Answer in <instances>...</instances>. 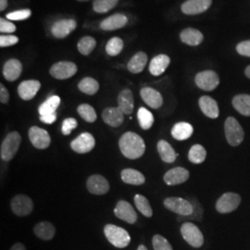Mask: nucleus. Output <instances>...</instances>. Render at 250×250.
Returning <instances> with one entry per match:
<instances>
[{
  "label": "nucleus",
  "mask_w": 250,
  "mask_h": 250,
  "mask_svg": "<svg viewBox=\"0 0 250 250\" xmlns=\"http://www.w3.org/2000/svg\"><path fill=\"white\" fill-rule=\"evenodd\" d=\"M190 176V173L187 169L183 167H175L168 170L165 174L163 180L167 186H177L187 182Z\"/></svg>",
  "instance_id": "dca6fc26"
},
{
  "label": "nucleus",
  "mask_w": 250,
  "mask_h": 250,
  "mask_svg": "<svg viewBox=\"0 0 250 250\" xmlns=\"http://www.w3.org/2000/svg\"><path fill=\"white\" fill-rule=\"evenodd\" d=\"M34 232L38 238L48 241L53 239L54 235L56 233V229L51 223L42 222L36 224L34 228Z\"/></svg>",
  "instance_id": "c85d7f7f"
},
{
  "label": "nucleus",
  "mask_w": 250,
  "mask_h": 250,
  "mask_svg": "<svg viewBox=\"0 0 250 250\" xmlns=\"http://www.w3.org/2000/svg\"><path fill=\"white\" fill-rule=\"evenodd\" d=\"M77 66L72 62H60L55 63L50 68V75L58 80H66L77 72Z\"/></svg>",
  "instance_id": "1a4fd4ad"
},
{
  "label": "nucleus",
  "mask_w": 250,
  "mask_h": 250,
  "mask_svg": "<svg viewBox=\"0 0 250 250\" xmlns=\"http://www.w3.org/2000/svg\"><path fill=\"white\" fill-rule=\"evenodd\" d=\"M78 88L83 94L93 96V95L97 94L99 90V82L95 80L94 78L85 77V78L82 79L80 83H78Z\"/></svg>",
  "instance_id": "72a5a7b5"
},
{
  "label": "nucleus",
  "mask_w": 250,
  "mask_h": 250,
  "mask_svg": "<svg viewBox=\"0 0 250 250\" xmlns=\"http://www.w3.org/2000/svg\"><path fill=\"white\" fill-rule=\"evenodd\" d=\"M207 157L205 147L201 145H194L188 152V160L194 164H201Z\"/></svg>",
  "instance_id": "f704fd0d"
},
{
  "label": "nucleus",
  "mask_w": 250,
  "mask_h": 250,
  "mask_svg": "<svg viewBox=\"0 0 250 250\" xmlns=\"http://www.w3.org/2000/svg\"><path fill=\"white\" fill-rule=\"evenodd\" d=\"M8 7V0H0V10L4 11Z\"/></svg>",
  "instance_id": "864d4df0"
},
{
  "label": "nucleus",
  "mask_w": 250,
  "mask_h": 250,
  "mask_svg": "<svg viewBox=\"0 0 250 250\" xmlns=\"http://www.w3.org/2000/svg\"><path fill=\"white\" fill-rule=\"evenodd\" d=\"M77 111L79 115L87 123L92 124L97 121V118H98L97 112L95 108L89 104H82L77 108Z\"/></svg>",
  "instance_id": "ea45409f"
},
{
  "label": "nucleus",
  "mask_w": 250,
  "mask_h": 250,
  "mask_svg": "<svg viewBox=\"0 0 250 250\" xmlns=\"http://www.w3.org/2000/svg\"><path fill=\"white\" fill-rule=\"evenodd\" d=\"M194 207V211L193 213L189 216H181L178 218V221H185V220H194V221H201L202 220V216H203V208L202 206L199 204V202L197 200H193L191 202Z\"/></svg>",
  "instance_id": "79ce46f5"
},
{
  "label": "nucleus",
  "mask_w": 250,
  "mask_h": 250,
  "mask_svg": "<svg viewBox=\"0 0 250 250\" xmlns=\"http://www.w3.org/2000/svg\"><path fill=\"white\" fill-rule=\"evenodd\" d=\"M19 42V38L17 36L12 35H2L0 36V46L1 47H7L11 45H16Z\"/></svg>",
  "instance_id": "49530a36"
},
{
  "label": "nucleus",
  "mask_w": 250,
  "mask_h": 250,
  "mask_svg": "<svg viewBox=\"0 0 250 250\" xmlns=\"http://www.w3.org/2000/svg\"><path fill=\"white\" fill-rule=\"evenodd\" d=\"M232 106L244 116H250V95H237L232 99Z\"/></svg>",
  "instance_id": "2f4dec72"
},
{
  "label": "nucleus",
  "mask_w": 250,
  "mask_h": 250,
  "mask_svg": "<svg viewBox=\"0 0 250 250\" xmlns=\"http://www.w3.org/2000/svg\"><path fill=\"white\" fill-rule=\"evenodd\" d=\"M245 74H246V76H247L248 78H250V65L247 67V69H246V71H245Z\"/></svg>",
  "instance_id": "5fc2aeb1"
},
{
  "label": "nucleus",
  "mask_w": 250,
  "mask_h": 250,
  "mask_svg": "<svg viewBox=\"0 0 250 250\" xmlns=\"http://www.w3.org/2000/svg\"><path fill=\"white\" fill-rule=\"evenodd\" d=\"M28 134L30 142L37 149H45L50 146V134H48V132L45 131V129H42L37 126H33L29 129Z\"/></svg>",
  "instance_id": "9d476101"
},
{
  "label": "nucleus",
  "mask_w": 250,
  "mask_h": 250,
  "mask_svg": "<svg viewBox=\"0 0 250 250\" xmlns=\"http://www.w3.org/2000/svg\"><path fill=\"white\" fill-rule=\"evenodd\" d=\"M140 96L144 102L152 108H160L163 104V98L161 93L151 87L142 88L140 91Z\"/></svg>",
  "instance_id": "aec40b11"
},
{
  "label": "nucleus",
  "mask_w": 250,
  "mask_h": 250,
  "mask_svg": "<svg viewBox=\"0 0 250 250\" xmlns=\"http://www.w3.org/2000/svg\"><path fill=\"white\" fill-rule=\"evenodd\" d=\"M137 118L140 127L143 130H148L154 124V116L151 112L146 107H140L137 112Z\"/></svg>",
  "instance_id": "e433bc0d"
},
{
  "label": "nucleus",
  "mask_w": 250,
  "mask_h": 250,
  "mask_svg": "<svg viewBox=\"0 0 250 250\" xmlns=\"http://www.w3.org/2000/svg\"><path fill=\"white\" fill-rule=\"evenodd\" d=\"M114 214L125 223L134 224L137 221V214L133 206L125 200H120L114 208Z\"/></svg>",
  "instance_id": "4468645a"
},
{
  "label": "nucleus",
  "mask_w": 250,
  "mask_h": 250,
  "mask_svg": "<svg viewBox=\"0 0 250 250\" xmlns=\"http://www.w3.org/2000/svg\"><path fill=\"white\" fill-rule=\"evenodd\" d=\"M119 0H95L93 9L97 13H106L116 7Z\"/></svg>",
  "instance_id": "a19ab883"
},
{
  "label": "nucleus",
  "mask_w": 250,
  "mask_h": 250,
  "mask_svg": "<svg viewBox=\"0 0 250 250\" xmlns=\"http://www.w3.org/2000/svg\"><path fill=\"white\" fill-rule=\"evenodd\" d=\"M78 125L77 121L74 118H67L63 121L62 127V131L64 135H69L71 134L72 130H74Z\"/></svg>",
  "instance_id": "a18cd8bd"
},
{
  "label": "nucleus",
  "mask_w": 250,
  "mask_h": 250,
  "mask_svg": "<svg viewBox=\"0 0 250 250\" xmlns=\"http://www.w3.org/2000/svg\"><path fill=\"white\" fill-rule=\"evenodd\" d=\"M96 146V140L93 134L90 133H83L71 143L72 150L79 154H85L94 149Z\"/></svg>",
  "instance_id": "f8f14e48"
},
{
  "label": "nucleus",
  "mask_w": 250,
  "mask_h": 250,
  "mask_svg": "<svg viewBox=\"0 0 250 250\" xmlns=\"http://www.w3.org/2000/svg\"><path fill=\"white\" fill-rule=\"evenodd\" d=\"M134 204L136 208L146 217L150 218L153 215V210H152L151 206L149 204L148 199L142 195H135L134 196Z\"/></svg>",
  "instance_id": "c9c22d12"
},
{
  "label": "nucleus",
  "mask_w": 250,
  "mask_h": 250,
  "mask_svg": "<svg viewBox=\"0 0 250 250\" xmlns=\"http://www.w3.org/2000/svg\"><path fill=\"white\" fill-rule=\"evenodd\" d=\"M31 14H32V11L30 9H21L13 12H9L6 17L10 21H23L29 18Z\"/></svg>",
  "instance_id": "c03bdc74"
},
{
  "label": "nucleus",
  "mask_w": 250,
  "mask_h": 250,
  "mask_svg": "<svg viewBox=\"0 0 250 250\" xmlns=\"http://www.w3.org/2000/svg\"><path fill=\"white\" fill-rule=\"evenodd\" d=\"M181 41L186 45L196 46L200 45L204 39V36L200 31L194 28H187L180 34Z\"/></svg>",
  "instance_id": "393cba45"
},
{
  "label": "nucleus",
  "mask_w": 250,
  "mask_h": 250,
  "mask_svg": "<svg viewBox=\"0 0 250 250\" xmlns=\"http://www.w3.org/2000/svg\"><path fill=\"white\" fill-rule=\"evenodd\" d=\"M9 250H26V249H25V247H24L23 244H21V243H16L15 245H13V246L11 247V249Z\"/></svg>",
  "instance_id": "603ef678"
},
{
  "label": "nucleus",
  "mask_w": 250,
  "mask_h": 250,
  "mask_svg": "<svg viewBox=\"0 0 250 250\" xmlns=\"http://www.w3.org/2000/svg\"><path fill=\"white\" fill-rule=\"evenodd\" d=\"M57 120V114L52 113V114H47V115H41L40 116V121L44 123L45 125H52Z\"/></svg>",
  "instance_id": "3c124183"
},
{
  "label": "nucleus",
  "mask_w": 250,
  "mask_h": 250,
  "mask_svg": "<svg viewBox=\"0 0 250 250\" xmlns=\"http://www.w3.org/2000/svg\"><path fill=\"white\" fill-rule=\"evenodd\" d=\"M157 148L161 160L164 162L172 163L176 160L177 153H175L172 146L167 141L160 140L157 145Z\"/></svg>",
  "instance_id": "7c9ffc66"
},
{
  "label": "nucleus",
  "mask_w": 250,
  "mask_h": 250,
  "mask_svg": "<svg viewBox=\"0 0 250 250\" xmlns=\"http://www.w3.org/2000/svg\"><path fill=\"white\" fill-rule=\"evenodd\" d=\"M10 207L14 214L19 217H24L32 213L34 209V202L31 197L19 194L11 199Z\"/></svg>",
  "instance_id": "0eeeda50"
},
{
  "label": "nucleus",
  "mask_w": 250,
  "mask_h": 250,
  "mask_svg": "<svg viewBox=\"0 0 250 250\" xmlns=\"http://www.w3.org/2000/svg\"><path fill=\"white\" fill-rule=\"evenodd\" d=\"M41 88V83L37 80H27L21 82L18 86L20 98L23 100L34 99L37 92Z\"/></svg>",
  "instance_id": "a211bd4d"
},
{
  "label": "nucleus",
  "mask_w": 250,
  "mask_h": 250,
  "mask_svg": "<svg viewBox=\"0 0 250 250\" xmlns=\"http://www.w3.org/2000/svg\"><path fill=\"white\" fill-rule=\"evenodd\" d=\"M21 142V136L18 132L9 133L3 140L0 147V157L4 161H10L17 154Z\"/></svg>",
  "instance_id": "7ed1b4c3"
},
{
  "label": "nucleus",
  "mask_w": 250,
  "mask_h": 250,
  "mask_svg": "<svg viewBox=\"0 0 250 250\" xmlns=\"http://www.w3.org/2000/svg\"><path fill=\"white\" fill-rule=\"evenodd\" d=\"M16 31V26L11 21H9L4 19H0V32L6 33V34H11Z\"/></svg>",
  "instance_id": "de8ad7c7"
},
{
  "label": "nucleus",
  "mask_w": 250,
  "mask_h": 250,
  "mask_svg": "<svg viewBox=\"0 0 250 250\" xmlns=\"http://www.w3.org/2000/svg\"><path fill=\"white\" fill-rule=\"evenodd\" d=\"M77 23L74 20H62L55 22L51 28V33L56 38L62 39L75 30Z\"/></svg>",
  "instance_id": "6ab92c4d"
},
{
  "label": "nucleus",
  "mask_w": 250,
  "mask_h": 250,
  "mask_svg": "<svg viewBox=\"0 0 250 250\" xmlns=\"http://www.w3.org/2000/svg\"><path fill=\"white\" fill-rule=\"evenodd\" d=\"M241 202V197L236 193H225L216 203V209L220 213H230L235 210Z\"/></svg>",
  "instance_id": "6e6552de"
},
{
  "label": "nucleus",
  "mask_w": 250,
  "mask_h": 250,
  "mask_svg": "<svg viewBox=\"0 0 250 250\" xmlns=\"http://www.w3.org/2000/svg\"><path fill=\"white\" fill-rule=\"evenodd\" d=\"M183 238L193 248H201L204 244V236L196 224L185 222L181 226Z\"/></svg>",
  "instance_id": "39448f33"
},
{
  "label": "nucleus",
  "mask_w": 250,
  "mask_h": 250,
  "mask_svg": "<svg viewBox=\"0 0 250 250\" xmlns=\"http://www.w3.org/2000/svg\"><path fill=\"white\" fill-rule=\"evenodd\" d=\"M86 187L91 194L102 196L109 191V183L100 174H93L87 179Z\"/></svg>",
  "instance_id": "ddd939ff"
},
{
  "label": "nucleus",
  "mask_w": 250,
  "mask_h": 250,
  "mask_svg": "<svg viewBox=\"0 0 250 250\" xmlns=\"http://www.w3.org/2000/svg\"><path fill=\"white\" fill-rule=\"evenodd\" d=\"M137 250H148L146 249V246H144V245H140L139 247H138V249Z\"/></svg>",
  "instance_id": "6e6d98bb"
},
{
  "label": "nucleus",
  "mask_w": 250,
  "mask_h": 250,
  "mask_svg": "<svg viewBox=\"0 0 250 250\" xmlns=\"http://www.w3.org/2000/svg\"><path fill=\"white\" fill-rule=\"evenodd\" d=\"M194 133L193 126L188 123H177L171 129V135L175 140L185 141L189 139Z\"/></svg>",
  "instance_id": "bb28decb"
},
{
  "label": "nucleus",
  "mask_w": 250,
  "mask_h": 250,
  "mask_svg": "<svg viewBox=\"0 0 250 250\" xmlns=\"http://www.w3.org/2000/svg\"><path fill=\"white\" fill-rule=\"evenodd\" d=\"M152 246L154 250H172L170 242L161 234H156L153 236Z\"/></svg>",
  "instance_id": "37998d69"
},
{
  "label": "nucleus",
  "mask_w": 250,
  "mask_h": 250,
  "mask_svg": "<svg viewBox=\"0 0 250 250\" xmlns=\"http://www.w3.org/2000/svg\"><path fill=\"white\" fill-rule=\"evenodd\" d=\"M195 82L197 87L204 91H212L220 83V78L218 74L213 71H204V72H198L196 77Z\"/></svg>",
  "instance_id": "9b49d317"
},
{
  "label": "nucleus",
  "mask_w": 250,
  "mask_h": 250,
  "mask_svg": "<svg viewBox=\"0 0 250 250\" xmlns=\"http://www.w3.org/2000/svg\"><path fill=\"white\" fill-rule=\"evenodd\" d=\"M60 104H61V98L58 96H52L49 99H46L42 105H40V107L38 108V112L40 116L56 113V110L60 106Z\"/></svg>",
  "instance_id": "473e14b6"
},
{
  "label": "nucleus",
  "mask_w": 250,
  "mask_h": 250,
  "mask_svg": "<svg viewBox=\"0 0 250 250\" xmlns=\"http://www.w3.org/2000/svg\"><path fill=\"white\" fill-rule=\"evenodd\" d=\"M22 72L21 62L16 59H10L4 64L3 76L9 82H14L21 76Z\"/></svg>",
  "instance_id": "412c9836"
},
{
  "label": "nucleus",
  "mask_w": 250,
  "mask_h": 250,
  "mask_svg": "<svg viewBox=\"0 0 250 250\" xmlns=\"http://www.w3.org/2000/svg\"><path fill=\"white\" fill-rule=\"evenodd\" d=\"M124 41L120 37H112L107 41L106 45V52L108 56L115 57L121 53L124 49Z\"/></svg>",
  "instance_id": "58836bf2"
},
{
  "label": "nucleus",
  "mask_w": 250,
  "mask_h": 250,
  "mask_svg": "<svg viewBox=\"0 0 250 250\" xmlns=\"http://www.w3.org/2000/svg\"><path fill=\"white\" fill-rule=\"evenodd\" d=\"M128 22V18L125 14L117 13L105 19L101 23L100 28L104 31H114L125 27Z\"/></svg>",
  "instance_id": "4be33fe9"
},
{
  "label": "nucleus",
  "mask_w": 250,
  "mask_h": 250,
  "mask_svg": "<svg viewBox=\"0 0 250 250\" xmlns=\"http://www.w3.org/2000/svg\"><path fill=\"white\" fill-rule=\"evenodd\" d=\"M118 107L126 115L132 114L134 111V99L133 92L130 89H124L118 96Z\"/></svg>",
  "instance_id": "b1692460"
},
{
  "label": "nucleus",
  "mask_w": 250,
  "mask_h": 250,
  "mask_svg": "<svg viewBox=\"0 0 250 250\" xmlns=\"http://www.w3.org/2000/svg\"><path fill=\"white\" fill-rule=\"evenodd\" d=\"M170 63V57L161 54L152 59L149 64V72L154 76H160L167 70Z\"/></svg>",
  "instance_id": "a878e982"
},
{
  "label": "nucleus",
  "mask_w": 250,
  "mask_h": 250,
  "mask_svg": "<svg viewBox=\"0 0 250 250\" xmlns=\"http://www.w3.org/2000/svg\"><path fill=\"white\" fill-rule=\"evenodd\" d=\"M119 147L125 158L136 160L141 158L146 151V144L139 134L127 132L121 136Z\"/></svg>",
  "instance_id": "f257e3e1"
},
{
  "label": "nucleus",
  "mask_w": 250,
  "mask_h": 250,
  "mask_svg": "<svg viewBox=\"0 0 250 250\" xmlns=\"http://www.w3.org/2000/svg\"><path fill=\"white\" fill-rule=\"evenodd\" d=\"M199 107L206 116L210 119H216L220 114V110L217 102L208 96H203L198 100Z\"/></svg>",
  "instance_id": "5701e85b"
},
{
  "label": "nucleus",
  "mask_w": 250,
  "mask_h": 250,
  "mask_svg": "<svg viewBox=\"0 0 250 250\" xmlns=\"http://www.w3.org/2000/svg\"><path fill=\"white\" fill-rule=\"evenodd\" d=\"M146 63H147V55L145 52L140 51L132 57V59L127 64V69L129 72L134 74H137L143 72L145 67L146 66Z\"/></svg>",
  "instance_id": "cd10ccee"
},
{
  "label": "nucleus",
  "mask_w": 250,
  "mask_h": 250,
  "mask_svg": "<svg viewBox=\"0 0 250 250\" xmlns=\"http://www.w3.org/2000/svg\"><path fill=\"white\" fill-rule=\"evenodd\" d=\"M9 100V93L3 83L0 84V101L2 104H7Z\"/></svg>",
  "instance_id": "8fccbe9b"
},
{
  "label": "nucleus",
  "mask_w": 250,
  "mask_h": 250,
  "mask_svg": "<svg viewBox=\"0 0 250 250\" xmlns=\"http://www.w3.org/2000/svg\"><path fill=\"white\" fill-rule=\"evenodd\" d=\"M102 119L106 125L116 128L124 124L125 113L119 107H107L102 112Z\"/></svg>",
  "instance_id": "f3484780"
},
{
  "label": "nucleus",
  "mask_w": 250,
  "mask_h": 250,
  "mask_svg": "<svg viewBox=\"0 0 250 250\" xmlns=\"http://www.w3.org/2000/svg\"><path fill=\"white\" fill-rule=\"evenodd\" d=\"M77 1H81V2H83V1H89V0H77Z\"/></svg>",
  "instance_id": "4d7b16f0"
},
{
  "label": "nucleus",
  "mask_w": 250,
  "mask_h": 250,
  "mask_svg": "<svg viewBox=\"0 0 250 250\" xmlns=\"http://www.w3.org/2000/svg\"><path fill=\"white\" fill-rule=\"evenodd\" d=\"M96 45L97 42L95 38H93L92 36H84L78 42L77 48L82 55L87 56L95 49Z\"/></svg>",
  "instance_id": "4c0bfd02"
},
{
  "label": "nucleus",
  "mask_w": 250,
  "mask_h": 250,
  "mask_svg": "<svg viewBox=\"0 0 250 250\" xmlns=\"http://www.w3.org/2000/svg\"><path fill=\"white\" fill-rule=\"evenodd\" d=\"M212 0H187L183 3L181 10L186 15H197L210 8Z\"/></svg>",
  "instance_id": "2eb2a0df"
},
{
  "label": "nucleus",
  "mask_w": 250,
  "mask_h": 250,
  "mask_svg": "<svg viewBox=\"0 0 250 250\" xmlns=\"http://www.w3.org/2000/svg\"><path fill=\"white\" fill-rule=\"evenodd\" d=\"M164 207L180 216H189L194 211L191 201L182 197H168L164 200Z\"/></svg>",
  "instance_id": "423d86ee"
},
{
  "label": "nucleus",
  "mask_w": 250,
  "mask_h": 250,
  "mask_svg": "<svg viewBox=\"0 0 250 250\" xmlns=\"http://www.w3.org/2000/svg\"><path fill=\"white\" fill-rule=\"evenodd\" d=\"M236 51L242 56L250 58V40L240 42L236 45Z\"/></svg>",
  "instance_id": "09e8293b"
},
{
  "label": "nucleus",
  "mask_w": 250,
  "mask_h": 250,
  "mask_svg": "<svg viewBox=\"0 0 250 250\" xmlns=\"http://www.w3.org/2000/svg\"><path fill=\"white\" fill-rule=\"evenodd\" d=\"M121 177L125 184L132 186H141L146 182L143 173L134 169H125L122 170Z\"/></svg>",
  "instance_id": "c756f323"
},
{
  "label": "nucleus",
  "mask_w": 250,
  "mask_h": 250,
  "mask_svg": "<svg viewBox=\"0 0 250 250\" xmlns=\"http://www.w3.org/2000/svg\"><path fill=\"white\" fill-rule=\"evenodd\" d=\"M225 137L227 142L232 146H237L243 142L245 133L240 124L233 117H229L226 119L224 124Z\"/></svg>",
  "instance_id": "20e7f679"
},
{
  "label": "nucleus",
  "mask_w": 250,
  "mask_h": 250,
  "mask_svg": "<svg viewBox=\"0 0 250 250\" xmlns=\"http://www.w3.org/2000/svg\"><path fill=\"white\" fill-rule=\"evenodd\" d=\"M104 233L107 241L118 249H125L131 243V236L128 232L114 224H107L104 227Z\"/></svg>",
  "instance_id": "f03ea898"
}]
</instances>
